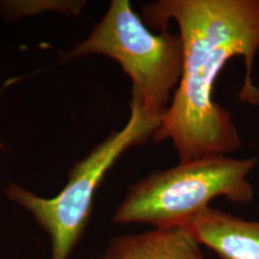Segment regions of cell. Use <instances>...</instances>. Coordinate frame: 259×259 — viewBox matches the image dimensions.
I'll return each instance as SVG.
<instances>
[{"instance_id":"6da1fadb","label":"cell","mask_w":259,"mask_h":259,"mask_svg":"<svg viewBox=\"0 0 259 259\" xmlns=\"http://www.w3.org/2000/svg\"><path fill=\"white\" fill-rule=\"evenodd\" d=\"M142 15L159 31L175 21L184 45L182 77L153 141L170 139L180 162L238 151L242 140L232 113L213 100L212 91L227 62L241 57L245 77L238 97L258 105L252 70L259 51V0H158L144 6Z\"/></svg>"},{"instance_id":"7a4b0ae2","label":"cell","mask_w":259,"mask_h":259,"mask_svg":"<svg viewBox=\"0 0 259 259\" xmlns=\"http://www.w3.org/2000/svg\"><path fill=\"white\" fill-rule=\"evenodd\" d=\"M257 164L255 157L212 156L153 172L130 187L112 222L165 228L185 225L219 197L250 204L254 190L248 176Z\"/></svg>"},{"instance_id":"3957f363","label":"cell","mask_w":259,"mask_h":259,"mask_svg":"<svg viewBox=\"0 0 259 259\" xmlns=\"http://www.w3.org/2000/svg\"><path fill=\"white\" fill-rule=\"evenodd\" d=\"M130 110L126 125L76 162L65 187L55 197L42 198L14 184L6 188V197L27 210L49 235L51 259L70 257L87 229L94 195L106 174L128 149L152 139L164 116L149 112L134 93Z\"/></svg>"},{"instance_id":"277c9868","label":"cell","mask_w":259,"mask_h":259,"mask_svg":"<svg viewBox=\"0 0 259 259\" xmlns=\"http://www.w3.org/2000/svg\"><path fill=\"white\" fill-rule=\"evenodd\" d=\"M100 54L116 61L132 80V93L153 114L164 115L180 83L184 45L179 33L154 34L128 0H112L85 40L65 56Z\"/></svg>"},{"instance_id":"5b68a950","label":"cell","mask_w":259,"mask_h":259,"mask_svg":"<svg viewBox=\"0 0 259 259\" xmlns=\"http://www.w3.org/2000/svg\"><path fill=\"white\" fill-rule=\"evenodd\" d=\"M185 225L200 245L221 259H259V221H247L207 206Z\"/></svg>"},{"instance_id":"8992f818","label":"cell","mask_w":259,"mask_h":259,"mask_svg":"<svg viewBox=\"0 0 259 259\" xmlns=\"http://www.w3.org/2000/svg\"><path fill=\"white\" fill-rule=\"evenodd\" d=\"M200 247L190 228L180 225L114 237L92 259H206Z\"/></svg>"}]
</instances>
